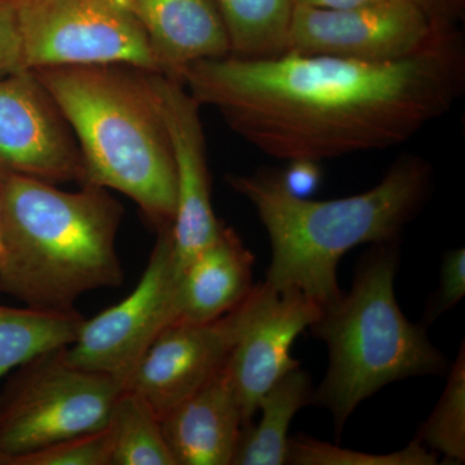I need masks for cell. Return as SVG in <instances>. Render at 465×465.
Here are the masks:
<instances>
[{"instance_id":"cell-8","label":"cell","mask_w":465,"mask_h":465,"mask_svg":"<svg viewBox=\"0 0 465 465\" xmlns=\"http://www.w3.org/2000/svg\"><path fill=\"white\" fill-rule=\"evenodd\" d=\"M180 274L170 228L162 229L142 280L114 307L84 318L74 341L63 349L66 362L125 387L150 345L176 318Z\"/></svg>"},{"instance_id":"cell-6","label":"cell","mask_w":465,"mask_h":465,"mask_svg":"<svg viewBox=\"0 0 465 465\" xmlns=\"http://www.w3.org/2000/svg\"><path fill=\"white\" fill-rule=\"evenodd\" d=\"M63 349L21 366L0 393V454L7 465L60 440L108 427L124 385L70 365Z\"/></svg>"},{"instance_id":"cell-17","label":"cell","mask_w":465,"mask_h":465,"mask_svg":"<svg viewBox=\"0 0 465 465\" xmlns=\"http://www.w3.org/2000/svg\"><path fill=\"white\" fill-rule=\"evenodd\" d=\"M313 391L311 376L300 366L275 381L260 399L259 423L242 430L232 464H287L291 421L299 410L312 405Z\"/></svg>"},{"instance_id":"cell-23","label":"cell","mask_w":465,"mask_h":465,"mask_svg":"<svg viewBox=\"0 0 465 465\" xmlns=\"http://www.w3.org/2000/svg\"><path fill=\"white\" fill-rule=\"evenodd\" d=\"M110 452L112 445L106 427L15 459L11 465H110Z\"/></svg>"},{"instance_id":"cell-4","label":"cell","mask_w":465,"mask_h":465,"mask_svg":"<svg viewBox=\"0 0 465 465\" xmlns=\"http://www.w3.org/2000/svg\"><path fill=\"white\" fill-rule=\"evenodd\" d=\"M78 140L84 185L127 195L159 231L176 213L166 125L143 70L118 64L33 70Z\"/></svg>"},{"instance_id":"cell-27","label":"cell","mask_w":465,"mask_h":465,"mask_svg":"<svg viewBox=\"0 0 465 465\" xmlns=\"http://www.w3.org/2000/svg\"><path fill=\"white\" fill-rule=\"evenodd\" d=\"M437 26L451 27L458 14L459 0H414Z\"/></svg>"},{"instance_id":"cell-10","label":"cell","mask_w":465,"mask_h":465,"mask_svg":"<svg viewBox=\"0 0 465 465\" xmlns=\"http://www.w3.org/2000/svg\"><path fill=\"white\" fill-rule=\"evenodd\" d=\"M262 293V283L256 284L238 307L210 322L168 324L143 354L125 390L139 394L163 418L226 365Z\"/></svg>"},{"instance_id":"cell-28","label":"cell","mask_w":465,"mask_h":465,"mask_svg":"<svg viewBox=\"0 0 465 465\" xmlns=\"http://www.w3.org/2000/svg\"><path fill=\"white\" fill-rule=\"evenodd\" d=\"M379 2L382 0H292L293 5L320 9H349Z\"/></svg>"},{"instance_id":"cell-21","label":"cell","mask_w":465,"mask_h":465,"mask_svg":"<svg viewBox=\"0 0 465 465\" xmlns=\"http://www.w3.org/2000/svg\"><path fill=\"white\" fill-rule=\"evenodd\" d=\"M416 440L446 464L465 460V348L461 342L448 382L432 414L419 430Z\"/></svg>"},{"instance_id":"cell-20","label":"cell","mask_w":465,"mask_h":465,"mask_svg":"<svg viewBox=\"0 0 465 465\" xmlns=\"http://www.w3.org/2000/svg\"><path fill=\"white\" fill-rule=\"evenodd\" d=\"M110 465H176L161 418L139 394L121 391L110 414Z\"/></svg>"},{"instance_id":"cell-22","label":"cell","mask_w":465,"mask_h":465,"mask_svg":"<svg viewBox=\"0 0 465 465\" xmlns=\"http://www.w3.org/2000/svg\"><path fill=\"white\" fill-rule=\"evenodd\" d=\"M437 460L439 455L416 439L391 454H369L300 434L289 440L287 452V464L293 465H434Z\"/></svg>"},{"instance_id":"cell-3","label":"cell","mask_w":465,"mask_h":465,"mask_svg":"<svg viewBox=\"0 0 465 465\" xmlns=\"http://www.w3.org/2000/svg\"><path fill=\"white\" fill-rule=\"evenodd\" d=\"M122 213L99 186L64 192L34 177H0V292L26 307L70 311L85 292L121 286Z\"/></svg>"},{"instance_id":"cell-2","label":"cell","mask_w":465,"mask_h":465,"mask_svg":"<svg viewBox=\"0 0 465 465\" xmlns=\"http://www.w3.org/2000/svg\"><path fill=\"white\" fill-rule=\"evenodd\" d=\"M432 182L430 162L414 154L397 159L370 191L331 201L290 194L275 171L228 177L268 232L272 260L265 282L275 291L298 290L321 309L342 295V256L361 244L399 240L430 197Z\"/></svg>"},{"instance_id":"cell-15","label":"cell","mask_w":465,"mask_h":465,"mask_svg":"<svg viewBox=\"0 0 465 465\" xmlns=\"http://www.w3.org/2000/svg\"><path fill=\"white\" fill-rule=\"evenodd\" d=\"M139 21L158 73L179 79L195 61L231 54L215 0H122Z\"/></svg>"},{"instance_id":"cell-30","label":"cell","mask_w":465,"mask_h":465,"mask_svg":"<svg viewBox=\"0 0 465 465\" xmlns=\"http://www.w3.org/2000/svg\"><path fill=\"white\" fill-rule=\"evenodd\" d=\"M0 465H7V460H5L2 454H0Z\"/></svg>"},{"instance_id":"cell-1","label":"cell","mask_w":465,"mask_h":465,"mask_svg":"<svg viewBox=\"0 0 465 465\" xmlns=\"http://www.w3.org/2000/svg\"><path fill=\"white\" fill-rule=\"evenodd\" d=\"M179 79L260 152L321 163L401 145L448 114L465 91V42L446 27L423 50L388 63L228 54L189 64Z\"/></svg>"},{"instance_id":"cell-5","label":"cell","mask_w":465,"mask_h":465,"mask_svg":"<svg viewBox=\"0 0 465 465\" xmlns=\"http://www.w3.org/2000/svg\"><path fill=\"white\" fill-rule=\"evenodd\" d=\"M397 243L372 244L358 265L351 291L322 308L309 327L329 349V367L312 403L331 414L336 436L357 407L385 385L448 370L425 326L410 322L401 311L394 293Z\"/></svg>"},{"instance_id":"cell-26","label":"cell","mask_w":465,"mask_h":465,"mask_svg":"<svg viewBox=\"0 0 465 465\" xmlns=\"http://www.w3.org/2000/svg\"><path fill=\"white\" fill-rule=\"evenodd\" d=\"M281 183L290 194L299 198H309L320 188L322 171L320 162L311 159H293L289 167L280 173Z\"/></svg>"},{"instance_id":"cell-14","label":"cell","mask_w":465,"mask_h":465,"mask_svg":"<svg viewBox=\"0 0 465 465\" xmlns=\"http://www.w3.org/2000/svg\"><path fill=\"white\" fill-rule=\"evenodd\" d=\"M161 421L176 465H231L244 421L226 365Z\"/></svg>"},{"instance_id":"cell-29","label":"cell","mask_w":465,"mask_h":465,"mask_svg":"<svg viewBox=\"0 0 465 465\" xmlns=\"http://www.w3.org/2000/svg\"><path fill=\"white\" fill-rule=\"evenodd\" d=\"M2 253H3L2 224H0V258H2Z\"/></svg>"},{"instance_id":"cell-19","label":"cell","mask_w":465,"mask_h":465,"mask_svg":"<svg viewBox=\"0 0 465 465\" xmlns=\"http://www.w3.org/2000/svg\"><path fill=\"white\" fill-rule=\"evenodd\" d=\"M231 54L258 58L286 51L292 0H215Z\"/></svg>"},{"instance_id":"cell-12","label":"cell","mask_w":465,"mask_h":465,"mask_svg":"<svg viewBox=\"0 0 465 465\" xmlns=\"http://www.w3.org/2000/svg\"><path fill=\"white\" fill-rule=\"evenodd\" d=\"M150 87L170 139L176 173V213L170 226L173 256L179 271L192 262L219 234L211 200L206 142L201 122V104L185 84L173 76L146 72Z\"/></svg>"},{"instance_id":"cell-24","label":"cell","mask_w":465,"mask_h":465,"mask_svg":"<svg viewBox=\"0 0 465 465\" xmlns=\"http://www.w3.org/2000/svg\"><path fill=\"white\" fill-rule=\"evenodd\" d=\"M465 296V250L448 251L440 265L439 289L433 293L425 311V322L430 324Z\"/></svg>"},{"instance_id":"cell-25","label":"cell","mask_w":465,"mask_h":465,"mask_svg":"<svg viewBox=\"0 0 465 465\" xmlns=\"http://www.w3.org/2000/svg\"><path fill=\"white\" fill-rule=\"evenodd\" d=\"M27 70L18 26L16 2L0 0V76Z\"/></svg>"},{"instance_id":"cell-11","label":"cell","mask_w":465,"mask_h":465,"mask_svg":"<svg viewBox=\"0 0 465 465\" xmlns=\"http://www.w3.org/2000/svg\"><path fill=\"white\" fill-rule=\"evenodd\" d=\"M82 182L78 143L33 70L0 76V177Z\"/></svg>"},{"instance_id":"cell-9","label":"cell","mask_w":465,"mask_h":465,"mask_svg":"<svg viewBox=\"0 0 465 465\" xmlns=\"http://www.w3.org/2000/svg\"><path fill=\"white\" fill-rule=\"evenodd\" d=\"M442 29L414 0L349 9L293 5L284 52L388 63L423 50Z\"/></svg>"},{"instance_id":"cell-7","label":"cell","mask_w":465,"mask_h":465,"mask_svg":"<svg viewBox=\"0 0 465 465\" xmlns=\"http://www.w3.org/2000/svg\"><path fill=\"white\" fill-rule=\"evenodd\" d=\"M27 70L118 64L158 73L122 0H15Z\"/></svg>"},{"instance_id":"cell-18","label":"cell","mask_w":465,"mask_h":465,"mask_svg":"<svg viewBox=\"0 0 465 465\" xmlns=\"http://www.w3.org/2000/svg\"><path fill=\"white\" fill-rule=\"evenodd\" d=\"M84 321L75 309L47 311L0 302V381L12 370L72 344Z\"/></svg>"},{"instance_id":"cell-16","label":"cell","mask_w":465,"mask_h":465,"mask_svg":"<svg viewBox=\"0 0 465 465\" xmlns=\"http://www.w3.org/2000/svg\"><path fill=\"white\" fill-rule=\"evenodd\" d=\"M253 262L237 232L223 224L180 274L173 322H210L238 307L252 290Z\"/></svg>"},{"instance_id":"cell-13","label":"cell","mask_w":465,"mask_h":465,"mask_svg":"<svg viewBox=\"0 0 465 465\" xmlns=\"http://www.w3.org/2000/svg\"><path fill=\"white\" fill-rule=\"evenodd\" d=\"M320 305L298 290L275 291L262 282L258 308L226 362L240 397L244 427L258 414L260 399L275 381L300 366L291 347L321 314Z\"/></svg>"}]
</instances>
